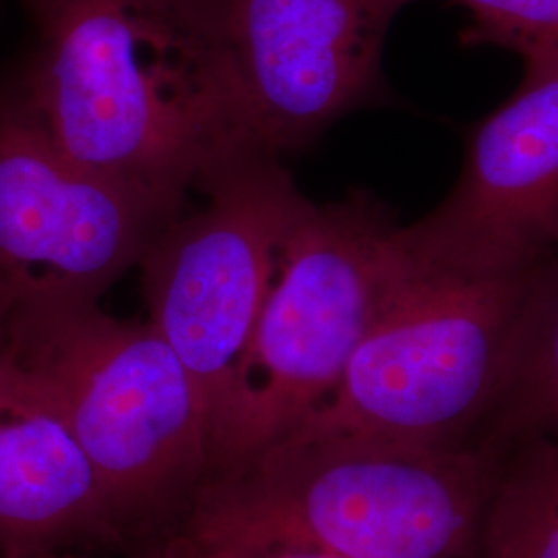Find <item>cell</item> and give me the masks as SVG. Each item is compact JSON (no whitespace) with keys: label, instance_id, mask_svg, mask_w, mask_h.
Returning a JSON list of instances; mask_svg holds the SVG:
<instances>
[{"label":"cell","instance_id":"obj_6","mask_svg":"<svg viewBox=\"0 0 558 558\" xmlns=\"http://www.w3.org/2000/svg\"><path fill=\"white\" fill-rule=\"evenodd\" d=\"M141 257L147 323L199 387L211 435L278 269L283 240L308 207L274 154L234 161L199 189Z\"/></svg>","mask_w":558,"mask_h":558},{"label":"cell","instance_id":"obj_3","mask_svg":"<svg viewBox=\"0 0 558 558\" xmlns=\"http://www.w3.org/2000/svg\"><path fill=\"white\" fill-rule=\"evenodd\" d=\"M2 360L77 440L119 523L193 493L207 476L205 401L147 320L117 319L100 300L15 306Z\"/></svg>","mask_w":558,"mask_h":558},{"label":"cell","instance_id":"obj_10","mask_svg":"<svg viewBox=\"0 0 558 558\" xmlns=\"http://www.w3.org/2000/svg\"><path fill=\"white\" fill-rule=\"evenodd\" d=\"M114 525L96 468L0 352V557L52 555Z\"/></svg>","mask_w":558,"mask_h":558},{"label":"cell","instance_id":"obj_1","mask_svg":"<svg viewBox=\"0 0 558 558\" xmlns=\"http://www.w3.org/2000/svg\"><path fill=\"white\" fill-rule=\"evenodd\" d=\"M27 11L36 36L13 89L87 170L182 209L189 191L263 151L180 0H36Z\"/></svg>","mask_w":558,"mask_h":558},{"label":"cell","instance_id":"obj_12","mask_svg":"<svg viewBox=\"0 0 558 558\" xmlns=\"http://www.w3.org/2000/svg\"><path fill=\"white\" fill-rule=\"evenodd\" d=\"M476 550L482 558H558V439L509 445Z\"/></svg>","mask_w":558,"mask_h":558},{"label":"cell","instance_id":"obj_17","mask_svg":"<svg viewBox=\"0 0 558 558\" xmlns=\"http://www.w3.org/2000/svg\"><path fill=\"white\" fill-rule=\"evenodd\" d=\"M0 558H54L52 555H29V557H0Z\"/></svg>","mask_w":558,"mask_h":558},{"label":"cell","instance_id":"obj_2","mask_svg":"<svg viewBox=\"0 0 558 558\" xmlns=\"http://www.w3.org/2000/svg\"><path fill=\"white\" fill-rule=\"evenodd\" d=\"M511 442L416 445L296 428L201 480L184 521L214 558H463Z\"/></svg>","mask_w":558,"mask_h":558},{"label":"cell","instance_id":"obj_14","mask_svg":"<svg viewBox=\"0 0 558 558\" xmlns=\"http://www.w3.org/2000/svg\"><path fill=\"white\" fill-rule=\"evenodd\" d=\"M166 558H214L209 557V555H203L199 553L197 548H193V546H189L186 542H182L180 539L179 544H174V548L170 550V555Z\"/></svg>","mask_w":558,"mask_h":558},{"label":"cell","instance_id":"obj_18","mask_svg":"<svg viewBox=\"0 0 558 558\" xmlns=\"http://www.w3.org/2000/svg\"><path fill=\"white\" fill-rule=\"evenodd\" d=\"M23 2H25V7H29V4H32V2H36V0H23Z\"/></svg>","mask_w":558,"mask_h":558},{"label":"cell","instance_id":"obj_13","mask_svg":"<svg viewBox=\"0 0 558 558\" xmlns=\"http://www.w3.org/2000/svg\"><path fill=\"white\" fill-rule=\"evenodd\" d=\"M472 23L468 44L500 46L523 59L558 54V0H451Z\"/></svg>","mask_w":558,"mask_h":558},{"label":"cell","instance_id":"obj_5","mask_svg":"<svg viewBox=\"0 0 558 558\" xmlns=\"http://www.w3.org/2000/svg\"><path fill=\"white\" fill-rule=\"evenodd\" d=\"M534 271L463 276L420 259L333 393L296 428L416 445L478 440Z\"/></svg>","mask_w":558,"mask_h":558},{"label":"cell","instance_id":"obj_4","mask_svg":"<svg viewBox=\"0 0 558 558\" xmlns=\"http://www.w3.org/2000/svg\"><path fill=\"white\" fill-rule=\"evenodd\" d=\"M418 265L405 223L373 193L311 201L283 240L211 435L207 476L283 439L319 410Z\"/></svg>","mask_w":558,"mask_h":558},{"label":"cell","instance_id":"obj_16","mask_svg":"<svg viewBox=\"0 0 558 558\" xmlns=\"http://www.w3.org/2000/svg\"><path fill=\"white\" fill-rule=\"evenodd\" d=\"M7 315H9V306L4 304V300L0 299V352H2V341H4V325H7Z\"/></svg>","mask_w":558,"mask_h":558},{"label":"cell","instance_id":"obj_9","mask_svg":"<svg viewBox=\"0 0 558 558\" xmlns=\"http://www.w3.org/2000/svg\"><path fill=\"white\" fill-rule=\"evenodd\" d=\"M420 259L521 276L558 253V54L523 59L515 92L470 133L449 195L405 226Z\"/></svg>","mask_w":558,"mask_h":558},{"label":"cell","instance_id":"obj_15","mask_svg":"<svg viewBox=\"0 0 558 558\" xmlns=\"http://www.w3.org/2000/svg\"><path fill=\"white\" fill-rule=\"evenodd\" d=\"M255 558H336L329 555H319V553H302V550H274V553H265L260 557Z\"/></svg>","mask_w":558,"mask_h":558},{"label":"cell","instance_id":"obj_11","mask_svg":"<svg viewBox=\"0 0 558 558\" xmlns=\"http://www.w3.org/2000/svg\"><path fill=\"white\" fill-rule=\"evenodd\" d=\"M480 437L558 439V253L532 274L499 393Z\"/></svg>","mask_w":558,"mask_h":558},{"label":"cell","instance_id":"obj_8","mask_svg":"<svg viewBox=\"0 0 558 558\" xmlns=\"http://www.w3.org/2000/svg\"><path fill=\"white\" fill-rule=\"evenodd\" d=\"M179 211L71 160L15 89L0 98V299L9 308L100 300Z\"/></svg>","mask_w":558,"mask_h":558},{"label":"cell","instance_id":"obj_7","mask_svg":"<svg viewBox=\"0 0 558 558\" xmlns=\"http://www.w3.org/2000/svg\"><path fill=\"white\" fill-rule=\"evenodd\" d=\"M218 50L263 151L306 147L383 96V48L416 0H180Z\"/></svg>","mask_w":558,"mask_h":558}]
</instances>
